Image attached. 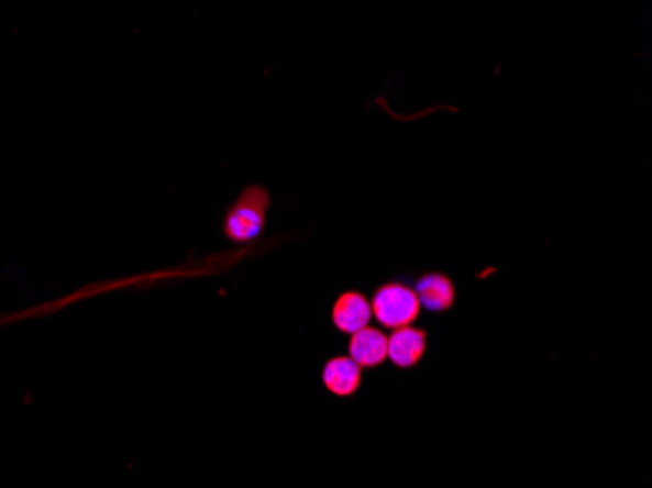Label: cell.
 I'll list each match as a JSON object with an SVG mask.
<instances>
[{"label":"cell","mask_w":652,"mask_h":488,"mask_svg":"<svg viewBox=\"0 0 652 488\" xmlns=\"http://www.w3.org/2000/svg\"><path fill=\"white\" fill-rule=\"evenodd\" d=\"M364 369L350 356H334L322 367V385L339 399H350L362 389Z\"/></svg>","instance_id":"8992f818"},{"label":"cell","mask_w":652,"mask_h":488,"mask_svg":"<svg viewBox=\"0 0 652 488\" xmlns=\"http://www.w3.org/2000/svg\"><path fill=\"white\" fill-rule=\"evenodd\" d=\"M428 350V332L418 326H405L393 331L387 336V359H391L397 369H412L417 367Z\"/></svg>","instance_id":"5b68a950"},{"label":"cell","mask_w":652,"mask_h":488,"mask_svg":"<svg viewBox=\"0 0 652 488\" xmlns=\"http://www.w3.org/2000/svg\"><path fill=\"white\" fill-rule=\"evenodd\" d=\"M349 354L362 369L382 367L387 362V334L374 326L362 329L356 334H352Z\"/></svg>","instance_id":"52a82bcc"},{"label":"cell","mask_w":652,"mask_h":488,"mask_svg":"<svg viewBox=\"0 0 652 488\" xmlns=\"http://www.w3.org/2000/svg\"><path fill=\"white\" fill-rule=\"evenodd\" d=\"M409 281L417 293L420 309H424L427 313H447L455 307L457 288H455L453 279L444 271H420L415 278L409 276Z\"/></svg>","instance_id":"3957f363"},{"label":"cell","mask_w":652,"mask_h":488,"mask_svg":"<svg viewBox=\"0 0 652 488\" xmlns=\"http://www.w3.org/2000/svg\"><path fill=\"white\" fill-rule=\"evenodd\" d=\"M375 321L387 331H399L412 326L420 317V303L410 286L409 276L387 279L375 288L369 299Z\"/></svg>","instance_id":"7a4b0ae2"},{"label":"cell","mask_w":652,"mask_h":488,"mask_svg":"<svg viewBox=\"0 0 652 488\" xmlns=\"http://www.w3.org/2000/svg\"><path fill=\"white\" fill-rule=\"evenodd\" d=\"M272 193L261 184H248L223 213V235L233 244L256 243L268 225Z\"/></svg>","instance_id":"6da1fadb"},{"label":"cell","mask_w":652,"mask_h":488,"mask_svg":"<svg viewBox=\"0 0 652 488\" xmlns=\"http://www.w3.org/2000/svg\"><path fill=\"white\" fill-rule=\"evenodd\" d=\"M332 324L342 334H356L372 323V303L362 291L350 289L336 297L332 306Z\"/></svg>","instance_id":"277c9868"}]
</instances>
